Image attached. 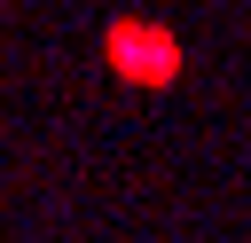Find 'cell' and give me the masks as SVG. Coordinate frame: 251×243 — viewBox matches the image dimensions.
Masks as SVG:
<instances>
[{
	"mask_svg": "<svg viewBox=\"0 0 251 243\" xmlns=\"http://www.w3.org/2000/svg\"><path fill=\"white\" fill-rule=\"evenodd\" d=\"M102 55H110V71H118L126 86H173V78L188 71V47H180L165 24H149V16H118V24L102 31Z\"/></svg>",
	"mask_w": 251,
	"mask_h": 243,
	"instance_id": "cell-1",
	"label": "cell"
}]
</instances>
